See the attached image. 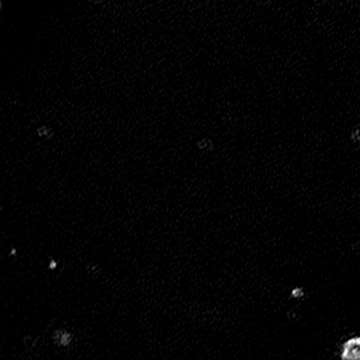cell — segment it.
<instances>
[{
  "label": "cell",
  "mask_w": 360,
  "mask_h": 360,
  "mask_svg": "<svg viewBox=\"0 0 360 360\" xmlns=\"http://www.w3.org/2000/svg\"><path fill=\"white\" fill-rule=\"evenodd\" d=\"M342 357L345 359L360 360V338H352L342 347Z\"/></svg>",
  "instance_id": "1"
},
{
  "label": "cell",
  "mask_w": 360,
  "mask_h": 360,
  "mask_svg": "<svg viewBox=\"0 0 360 360\" xmlns=\"http://www.w3.org/2000/svg\"><path fill=\"white\" fill-rule=\"evenodd\" d=\"M351 138L354 142L359 143L360 144V126H357V127L352 130Z\"/></svg>",
  "instance_id": "2"
},
{
  "label": "cell",
  "mask_w": 360,
  "mask_h": 360,
  "mask_svg": "<svg viewBox=\"0 0 360 360\" xmlns=\"http://www.w3.org/2000/svg\"><path fill=\"white\" fill-rule=\"evenodd\" d=\"M320 1H326V0H320Z\"/></svg>",
  "instance_id": "3"
}]
</instances>
